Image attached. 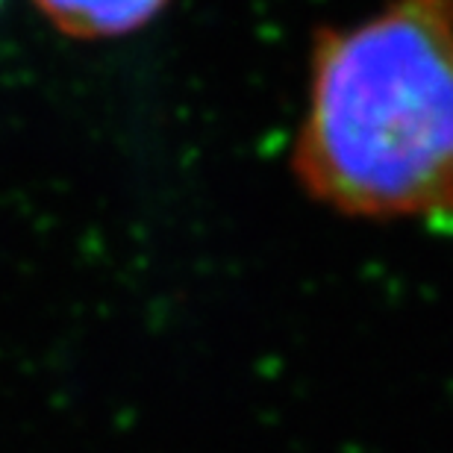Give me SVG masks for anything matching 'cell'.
Instances as JSON below:
<instances>
[{"mask_svg":"<svg viewBox=\"0 0 453 453\" xmlns=\"http://www.w3.org/2000/svg\"><path fill=\"white\" fill-rule=\"evenodd\" d=\"M292 168L348 219H453V0H392L319 35Z\"/></svg>","mask_w":453,"mask_h":453,"instance_id":"obj_1","label":"cell"},{"mask_svg":"<svg viewBox=\"0 0 453 453\" xmlns=\"http://www.w3.org/2000/svg\"><path fill=\"white\" fill-rule=\"evenodd\" d=\"M35 6L74 39H115L148 27L168 0H35Z\"/></svg>","mask_w":453,"mask_h":453,"instance_id":"obj_2","label":"cell"}]
</instances>
